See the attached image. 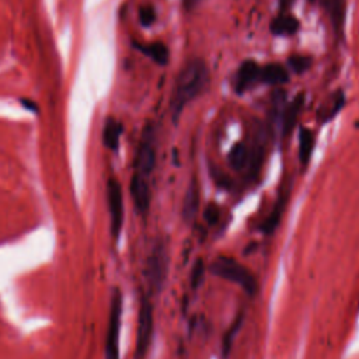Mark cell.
<instances>
[{
    "instance_id": "1",
    "label": "cell",
    "mask_w": 359,
    "mask_h": 359,
    "mask_svg": "<svg viewBox=\"0 0 359 359\" xmlns=\"http://www.w3.org/2000/svg\"><path fill=\"white\" fill-rule=\"evenodd\" d=\"M209 81V70L202 59L188 60L175 77L170 100L172 118L178 119L185 107L196 100Z\"/></svg>"
},
{
    "instance_id": "2",
    "label": "cell",
    "mask_w": 359,
    "mask_h": 359,
    "mask_svg": "<svg viewBox=\"0 0 359 359\" xmlns=\"http://www.w3.org/2000/svg\"><path fill=\"white\" fill-rule=\"evenodd\" d=\"M210 272L219 278L233 282L243 287L248 294H254L257 290L255 276L243 264L230 257H217L212 265Z\"/></svg>"
},
{
    "instance_id": "3",
    "label": "cell",
    "mask_w": 359,
    "mask_h": 359,
    "mask_svg": "<svg viewBox=\"0 0 359 359\" xmlns=\"http://www.w3.org/2000/svg\"><path fill=\"white\" fill-rule=\"evenodd\" d=\"M122 292L115 287L111 294L108 327L105 335V359H121L119 355V332H121V320H122Z\"/></svg>"
},
{
    "instance_id": "4",
    "label": "cell",
    "mask_w": 359,
    "mask_h": 359,
    "mask_svg": "<svg viewBox=\"0 0 359 359\" xmlns=\"http://www.w3.org/2000/svg\"><path fill=\"white\" fill-rule=\"evenodd\" d=\"M156 157H157V149H156V133L153 126L147 125L140 136L133 167V174H139L142 177L149 178L156 167Z\"/></svg>"
},
{
    "instance_id": "5",
    "label": "cell",
    "mask_w": 359,
    "mask_h": 359,
    "mask_svg": "<svg viewBox=\"0 0 359 359\" xmlns=\"http://www.w3.org/2000/svg\"><path fill=\"white\" fill-rule=\"evenodd\" d=\"M153 304L147 296L142 297L137 314V330H136V346H135V359H144L149 352L151 338H153Z\"/></svg>"
},
{
    "instance_id": "6",
    "label": "cell",
    "mask_w": 359,
    "mask_h": 359,
    "mask_svg": "<svg viewBox=\"0 0 359 359\" xmlns=\"http://www.w3.org/2000/svg\"><path fill=\"white\" fill-rule=\"evenodd\" d=\"M168 272V252L163 241H157L147 259V280L153 292H160Z\"/></svg>"
},
{
    "instance_id": "7",
    "label": "cell",
    "mask_w": 359,
    "mask_h": 359,
    "mask_svg": "<svg viewBox=\"0 0 359 359\" xmlns=\"http://www.w3.org/2000/svg\"><path fill=\"white\" fill-rule=\"evenodd\" d=\"M107 203L111 222V236L116 241L123 226V194L119 181L115 177L107 181Z\"/></svg>"
},
{
    "instance_id": "8",
    "label": "cell",
    "mask_w": 359,
    "mask_h": 359,
    "mask_svg": "<svg viewBox=\"0 0 359 359\" xmlns=\"http://www.w3.org/2000/svg\"><path fill=\"white\" fill-rule=\"evenodd\" d=\"M129 191H130V196L136 210L140 215H146L150 208V199H151L149 178L142 177L139 174H133L130 178Z\"/></svg>"
},
{
    "instance_id": "9",
    "label": "cell",
    "mask_w": 359,
    "mask_h": 359,
    "mask_svg": "<svg viewBox=\"0 0 359 359\" xmlns=\"http://www.w3.org/2000/svg\"><path fill=\"white\" fill-rule=\"evenodd\" d=\"M258 81H261V66H258L255 60H244L236 73V91L238 94H243Z\"/></svg>"
},
{
    "instance_id": "10",
    "label": "cell",
    "mask_w": 359,
    "mask_h": 359,
    "mask_svg": "<svg viewBox=\"0 0 359 359\" xmlns=\"http://www.w3.org/2000/svg\"><path fill=\"white\" fill-rule=\"evenodd\" d=\"M199 202H201V195H199V187L196 180H191L189 185L187 187L185 195H184V202H182V217L185 222L191 223L195 220L198 210H199Z\"/></svg>"
},
{
    "instance_id": "11",
    "label": "cell",
    "mask_w": 359,
    "mask_h": 359,
    "mask_svg": "<svg viewBox=\"0 0 359 359\" xmlns=\"http://www.w3.org/2000/svg\"><path fill=\"white\" fill-rule=\"evenodd\" d=\"M122 135V123L114 116H108L102 128V143L111 151H116L119 147V139Z\"/></svg>"
},
{
    "instance_id": "12",
    "label": "cell",
    "mask_w": 359,
    "mask_h": 359,
    "mask_svg": "<svg viewBox=\"0 0 359 359\" xmlns=\"http://www.w3.org/2000/svg\"><path fill=\"white\" fill-rule=\"evenodd\" d=\"M303 108V95H297L293 101H290L286 107H285V111H283V115H282V133L283 136L289 135L294 126H296V122H297V116L300 114Z\"/></svg>"
},
{
    "instance_id": "13",
    "label": "cell",
    "mask_w": 359,
    "mask_h": 359,
    "mask_svg": "<svg viewBox=\"0 0 359 359\" xmlns=\"http://www.w3.org/2000/svg\"><path fill=\"white\" fill-rule=\"evenodd\" d=\"M299 29V21L290 14H280L271 22V32L278 36H292Z\"/></svg>"
},
{
    "instance_id": "14",
    "label": "cell",
    "mask_w": 359,
    "mask_h": 359,
    "mask_svg": "<svg viewBox=\"0 0 359 359\" xmlns=\"http://www.w3.org/2000/svg\"><path fill=\"white\" fill-rule=\"evenodd\" d=\"M289 80L287 70L279 63H269L261 67V81L269 86L285 84Z\"/></svg>"
},
{
    "instance_id": "15",
    "label": "cell",
    "mask_w": 359,
    "mask_h": 359,
    "mask_svg": "<svg viewBox=\"0 0 359 359\" xmlns=\"http://www.w3.org/2000/svg\"><path fill=\"white\" fill-rule=\"evenodd\" d=\"M327 7H328L332 28L337 35H341L344 32V24H345V10H346L345 0H327Z\"/></svg>"
},
{
    "instance_id": "16",
    "label": "cell",
    "mask_w": 359,
    "mask_h": 359,
    "mask_svg": "<svg viewBox=\"0 0 359 359\" xmlns=\"http://www.w3.org/2000/svg\"><path fill=\"white\" fill-rule=\"evenodd\" d=\"M229 163L234 170H243L248 167L250 163V149L244 142H238L231 146L229 153Z\"/></svg>"
},
{
    "instance_id": "17",
    "label": "cell",
    "mask_w": 359,
    "mask_h": 359,
    "mask_svg": "<svg viewBox=\"0 0 359 359\" xmlns=\"http://www.w3.org/2000/svg\"><path fill=\"white\" fill-rule=\"evenodd\" d=\"M137 49L144 53L147 57L154 60L158 65H165L168 62L170 53L164 43L161 42H151V43H142L137 45Z\"/></svg>"
},
{
    "instance_id": "18",
    "label": "cell",
    "mask_w": 359,
    "mask_h": 359,
    "mask_svg": "<svg viewBox=\"0 0 359 359\" xmlns=\"http://www.w3.org/2000/svg\"><path fill=\"white\" fill-rule=\"evenodd\" d=\"M314 149V135L311 130L302 128L299 132V160L303 165L310 161Z\"/></svg>"
},
{
    "instance_id": "19",
    "label": "cell",
    "mask_w": 359,
    "mask_h": 359,
    "mask_svg": "<svg viewBox=\"0 0 359 359\" xmlns=\"http://www.w3.org/2000/svg\"><path fill=\"white\" fill-rule=\"evenodd\" d=\"M344 105V93H335L330 97V100L321 107V111L318 114V119H321V122L330 121L332 119V116H335L339 109Z\"/></svg>"
},
{
    "instance_id": "20",
    "label": "cell",
    "mask_w": 359,
    "mask_h": 359,
    "mask_svg": "<svg viewBox=\"0 0 359 359\" xmlns=\"http://www.w3.org/2000/svg\"><path fill=\"white\" fill-rule=\"evenodd\" d=\"M241 325V317H237L233 324L230 325L229 331L224 334L223 337V341H222V353H223V358H226L230 352V348H231V344H233V339H234V335L237 334L238 328Z\"/></svg>"
},
{
    "instance_id": "21",
    "label": "cell",
    "mask_w": 359,
    "mask_h": 359,
    "mask_svg": "<svg viewBox=\"0 0 359 359\" xmlns=\"http://www.w3.org/2000/svg\"><path fill=\"white\" fill-rule=\"evenodd\" d=\"M139 21L143 27H150L156 21V11L151 6H143L139 10Z\"/></svg>"
},
{
    "instance_id": "22",
    "label": "cell",
    "mask_w": 359,
    "mask_h": 359,
    "mask_svg": "<svg viewBox=\"0 0 359 359\" xmlns=\"http://www.w3.org/2000/svg\"><path fill=\"white\" fill-rule=\"evenodd\" d=\"M203 271H205V266H203V262L202 259H198L192 268V273H191V285L192 287H198L199 283L202 282V276H203Z\"/></svg>"
},
{
    "instance_id": "23",
    "label": "cell",
    "mask_w": 359,
    "mask_h": 359,
    "mask_svg": "<svg viewBox=\"0 0 359 359\" xmlns=\"http://www.w3.org/2000/svg\"><path fill=\"white\" fill-rule=\"evenodd\" d=\"M289 65L293 67L294 72L302 73V72H304V70L309 67L310 60H309V57H306V56L296 55V56H292V57L289 59Z\"/></svg>"
},
{
    "instance_id": "24",
    "label": "cell",
    "mask_w": 359,
    "mask_h": 359,
    "mask_svg": "<svg viewBox=\"0 0 359 359\" xmlns=\"http://www.w3.org/2000/svg\"><path fill=\"white\" fill-rule=\"evenodd\" d=\"M219 217V209L215 206V205H210L206 212H205V219L209 222V223H215Z\"/></svg>"
},
{
    "instance_id": "25",
    "label": "cell",
    "mask_w": 359,
    "mask_h": 359,
    "mask_svg": "<svg viewBox=\"0 0 359 359\" xmlns=\"http://www.w3.org/2000/svg\"><path fill=\"white\" fill-rule=\"evenodd\" d=\"M278 1H279V6H280V10L283 13L287 11L292 7V4L294 3V0H278Z\"/></svg>"
},
{
    "instance_id": "26",
    "label": "cell",
    "mask_w": 359,
    "mask_h": 359,
    "mask_svg": "<svg viewBox=\"0 0 359 359\" xmlns=\"http://www.w3.org/2000/svg\"><path fill=\"white\" fill-rule=\"evenodd\" d=\"M184 1H185V6H187L188 8H192V7L198 6L202 0H184Z\"/></svg>"
},
{
    "instance_id": "27",
    "label": "cell",
    "mask_w": 359,
    "mask_h": 359,
    "mask_svg": "<svg viewBox=\"0 0 359 359\" xmlns=\"http://www.w3.org/2000/svg\"><path fill=\"white\" fill-rule=\"evenodd\" d=\"M21 104L25 107V108H28V109H31V111H34V109H36L35 108V104L31 101V102H28L27 100H21Z\"/></svg>"
},
{
    "instance_id": "28",
    "label": "cell",
    "mask_w": 359,
    "mask_h": 359,
    "mask_svg": "<svg viewBox=\"0 0 359 359\" xmlns=\"http://www.w3.org/2000/svg\"><path fill=\"white\" fill-rule=\"evenodd\" d=\"M310 1H316V0H310Z\"/></svg>"
}]
</instances>
